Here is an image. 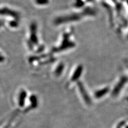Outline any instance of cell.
Wrapping results in <instances>:
<instances>
[{"label":"cell","instance_id":"obj_1","mask_svg":"<svg viewBox=\"0 0 128 128\" xmlns=\"http://www.w3.org/2000/svg\"><path fill=\"white\" fill-rule=\"evenodd\" d=\"M35 2L40 6H43L44 4H48L49 0H35Z\"/></svg>","mask_w":128,"mask_h":128}]
</instances>
